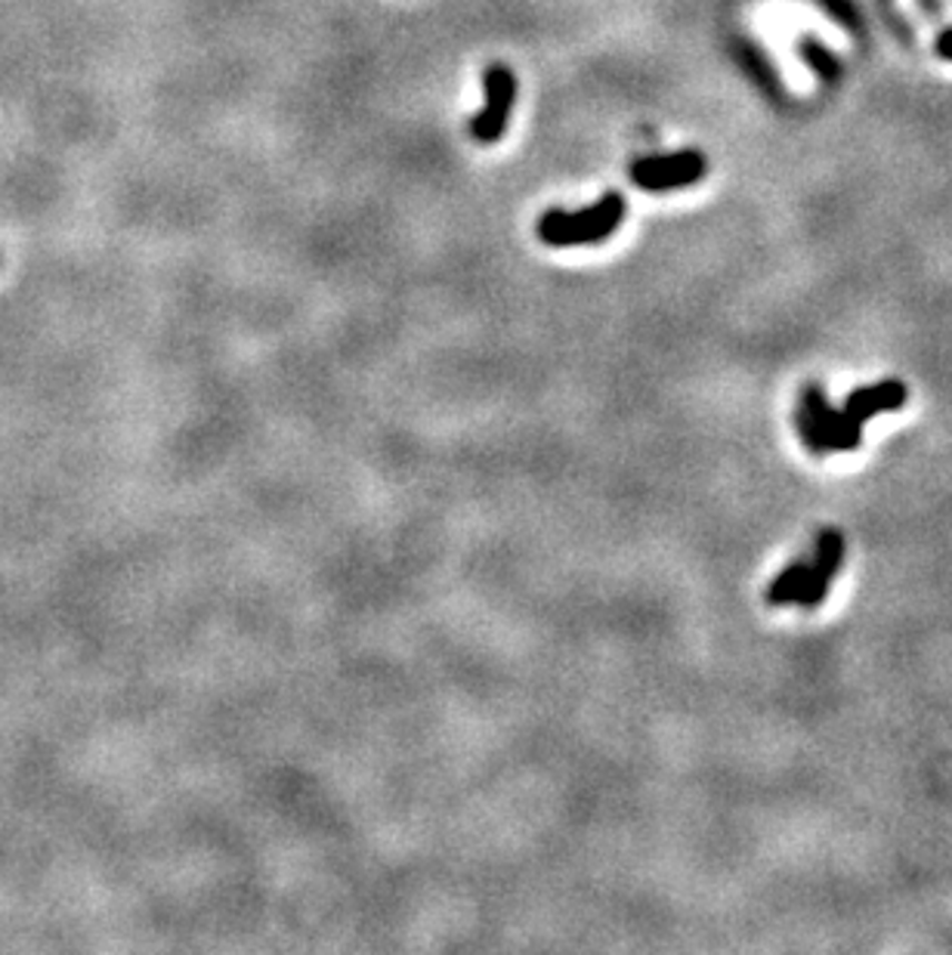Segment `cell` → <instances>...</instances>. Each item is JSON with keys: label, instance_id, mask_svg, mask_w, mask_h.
I'll return each mask as SVG.
<instances>
[{"label": "cell", "instance_id": "cell-1", "mask_svg": "<svg viewBox=\"0 0 952 955\" xmlns=\"http://www.w3.org/2000/svg\"><path fill=\"white\" fill-rule=\"evenodd\" d=\"M625 198L619 193H607L581 210L551 208L541 214L539 238L551 248H581V245H600L607 242L625 220Z\"/></svg>", "mask_w": 952, "mask_h": 955}, {"label": "cell", "instance_id": "cell-2", "mask_svg": "<svg viewBox=\"0 0 952 955\" xmlns=\"http://www.w3.org/2000/svg\"><path fill=\"white\" fill-rule=\"evenodd\" d=\"M483 90H485V106L480 109V115H473L470 121V137L483 146H492L498 139L504 137V130L511 125V111L513 102H517V78L508 66H489L483 75Z\"/></svg>", "mask_w": 952, "mask_h": 955}, {"label": "cell", "instance_id": "cell-3", "mask_svg": "<svg viewBox=\"0 0 952 955\" xmlns=\"http://www.w3.org/2000/svg\"><path fill=\"white\" fill-rule=\"evenodd\" d=\"M801 405L814 417L819 455H826V452H854V449H860V443H863V424H856L854 417L844 415L842 408H832L826 393L816 387V384L804 387Z\"/></svg>", "mask_w": 952, "mask_h": 955}, {"label": "cell", "instance_id": "cell-4", "mask_svg": "<svg viewBox=\"0 0 952 955\" xmlns=\"http://www.w3.org/2000/svg\"><path fill=\"white\" fill-rule=\"evenodd\" d=\"M703 170V155L696 152L652 155V158L635 161L631 180H635L640 189H649V193H668V189H680V186H687V183L699 180Z\"/></svg>", "mask_w": 952, "mask_h": 955}, {"label": "cell", "instance_id": "cell-5", "mask_svg": "<svg viewBox=\"0 0 952 955\" xmlns=\"http://www.w3.org/2000/svg\"><path fill=\"white\" fill-rule=\"evenodd\" d=\"M844 563V535L838 529H823L816 535V551H814V563H811V572H807V582L801 588V594L795 597L798 607H819L828 594V584L838 575V569Z\"/></svg>", "mask_w": 952, "mask_h": 955}, {"label": "cell", "instance_id": "cell-6", "mask_svg": "<svg viewBox=\"0 0 952 955\" xmlns=\"http://www.w3.org/2000/svg\"><path fill=\"white\" fill-rule=\"evenodd\" d=\"M906 402V384L903 381H882L875 387H860L854 390L847 402H844V415L854 417L856 424L870 421V417L882 415V412H897Z\"/></svg>", "mask_w": 952, "mask_h": 955}, {"label": "cell", "instance_id": "cell-7", "mask_svg": "<svg viewBox=\"0 0 952 955\" xmlns=\"http://www.w3.org/2000/svg\"><path fill=\"white\" fill-rule=\"evenodd\" d=\"M807 572H811V563L804 560H795L792 567H786L767 588V603L771 607H786V603H795V597L801 594V588L807 582Z\"/></svg>", "mask_w": 952, "mask_h": 955}, {"label": "cell", "instance_id": "cell-8", "mask_svg": "<svg viewBox=\"0 0 952 955\" xmlns=\"http://www.w3.org/2000/svg\"><path fill=\"white\" fill-rule=\"evenodd\" d=\"M940 50H943L946 56H952V35H946V41L940 43Z\"/></svg>", "mask_w": 952, "mask_h": 955}]
</instances>
